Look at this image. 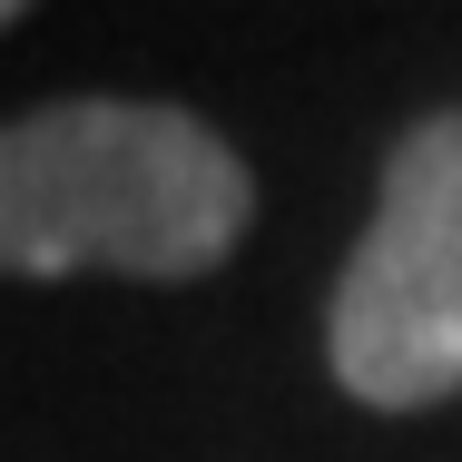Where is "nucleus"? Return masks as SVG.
I'll return each instance as SVG.
<instances>
[{"label":"nucleus","mask_w":462,"mask_h":462,"mask_svg":"<svg viewBox=\"0 0 462 462\" xmlns=\"http://www.w3.org/2000/svg\"><path fill=\"white\" fill-rule=\"evenodd\" d=\"M256 226V168L178 98H40L0 118V276L197 285Z\"/></svg>","instance_id":"nucleus-1"},{"label":"nucleus","mask_w":462,"mask_h":462,"mask_svg":"<svg viewBox=\"0 0 462 462\" xmlns=\"http://www.w3.org/2000/svg\"><path fill=\"white\" fill-rule=\"evenodd\" d=\"M325 374L365 413L462 393V98L403 118L374 168V217L325 295Z\"/></svg>","instance_id":"nucleus-2"},{"label":"nucleus","mask_w":462,"mask_h":462,"mask_svg":"<svg viewBox=\"0 0 462 462\" xmlns=\"http://www.w3.org/2000/svg\"><path fill=\"white\" fill-rule=\"evenodd\" d=\"M0 30H20V0H0Z\"/></svg>","instance_id":"nucleus-3"}]
</instances>
